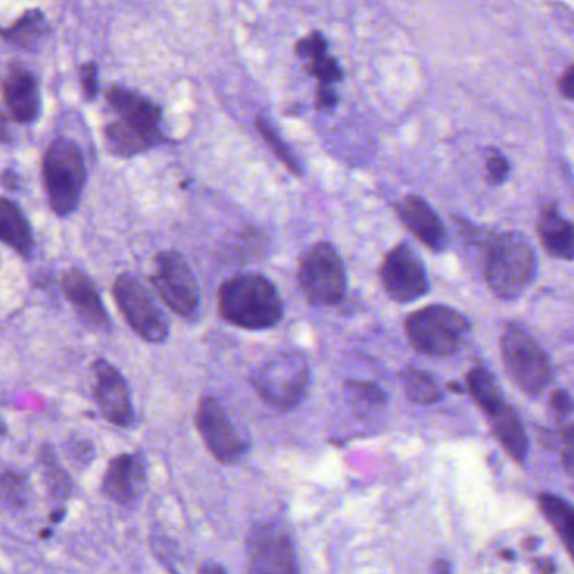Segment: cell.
I'll return each instance as SVG.
<instances>
[{
	"label": "cell",
	"instance_id": "cell-1",
	"mask_svg": "<svg viewBox=\"0 0 574 574\" xmlns=\"http://www.w3.org/2000/svg\"><path fill=\"white\" fill-rule=\"evenodd\" d=\"M109 108L118 119L106 125L108 150L118 157H135L165 142L161 109L135 91L112 86L106 93Z\"/></svg>",
	"mask_w": 574,
	"mask_h": 574
},
{
	"label": "cell",
	"instance_id": "cell-2",
	"mask_svg": "<svg viewBox=\"0 0 574 574\" xmlns=\"http://www.w3.org/2000/svg\"><path fill=\"white\" fill-rule=\"evenodd\" d=\"M220 316L242 330L274 327L284 316V303L274 282L262 274H239L219 290Z\"/></svg>",
	"mask_w": 574,
	"mask_h": 574
},
{
	"label": "cell",
	"instance_id": "cell-3",
	"mask_svg": "<svg viewBox=\"0 0 574 574\" xmlns=\"http://www.w3.org/2000/svg\"><path fill=\"white\" fill-rule=\"evenodd\" d=\"M536 274V255L530 241L518 232H504L489 246L486 279L501 300L521 296Z\"/></svg>",
	"mask_w": 574,
	"mask_h": 574
},
{
	"label": "cell",
	"instance_id": "cell-4",
	"mask_svg": "<svg viewBox=\"0 0 574 574\" xmlns=\"http://www.w3.org/2000/svg\"><path fill=\"white\" fill-rule=\"evenodd\" d=\"M42 184L51 209L66 217L77 209L86 184V165L76 143L58 138L42 157Z\"/></svg>",
	"mask_w": 574,
	"mask_h": 574
},
{
	"label": "cell",
	"instance_id": "cell-5",
	"mask_svg": "<svg viewBox=\"0 0 574 574\" xmlns=\"http://www.w3.org/2000/svg\"><path fill=\"white\" fill-rule=\"evenodd\" d=\"M470 324L463 314L442 304L421 307L405 321L408 342L421 355L450 356L466 342Z\"/></svg>",
	"mask_w": 574,
	"mask_h": 574
},
{
	"label": "cell",
	"instance_id": "cell-6",
	"mask_svg": "<svg viewBox=\"0 0 574 574\" xmlns=\"http://www.w3.org/2000/svg\"><path fill=\"white\" fill-rule=\"evenodd\" d=\"M311 373L300 353H281L262 363L252 375V387L275 410H293L310 390Z\"/></svg>",
	"mask_w": 574,
	"mask_h": 574
},
{
	"label": "cell",
	"instance_id": "cell-7",
	"mask_svg": "<svg viewBox=\"0 0 574 574\" xmlns=\"http://www.w3.org/2000/svg\"><path fill=\"white\" fill-rule=\"evenodd\" d=\"M298 284L311 304L334 306L346 294V269L342 255L327 242L303 252L298 265Z\"/></svg>",
	"mask_w": 574,
	"mask_h": 574
},
{
	"label": "cell",
	"instance_id": "cell-8",
	"mask_svg": "<svg viewBox=\"0 0 574 574\" xmlns=\"http://www.w3.org/2000/svg\"><path fill=\"white\" fill-rule=\"evenodd\" d=\"M502 359L512 382L528 395H540L553 378L550 359L521 327L509 326L501 340Z\"/></svg>",
	"mask_w": 574,
	"mask_h": 574
},
{
	"label": "cell",
	"instance_id": "cell-9",
	"mask_svg": "<svg viewBox=\"0 0 574 574\" xmlns=\"http://www.w3.org/2000/svg\"><path fill=\"white\" fill-rule=\"evenodd\" d=\"M113 298L126 323L139 338L148 343H161L168 338V320L138 278L128 272L118 275L113 284Z\"/></svg>",
	"mask_w": 574,
	"mask_h": 574
},
{
	"label": "cell",
	"instance_id": "cell-10",
	"mask_svg": "<svg viewBox=\"0 0 574 574\" xmlns=\"http://www.w3.org/2000/svg\"><path fill=\"white\" fill-rule=\"evenodd\" d=\"M152 285L160 300L181 317L191 316L199 306V285L187 261L178 252L165 251L155 258Z\"/></svg>",
	"mask_w": 574,
	"mask_h": 574
},
{
	"label": "cell",
	"instance_id": "cell-11",
	"mask_svg": "<svg viewBox=\"0 0 574 574\" xmlns=\"http://www.w3.org/2000/svg\"><path fill=\"white\" fill-rule=\"evenodd\" d=\"M196 425L207 449L219 462L236 463L244 457L248 443L217 398L200 400Z\"/></svg>",
	"mask_w": 574,
	"mask_h": 574
},
{
	"label": "cell",
	"instance_id": "cell-12",
	"mask_svg": "<svg viewBox=\"0 0 574 574\" xmlns=\"http://www.w3.org/2000/svg\"><path fill=\"white\" fill-rule=\"evenodd\" d=\"M248 574H300L290 536L275 525L259 524L248 536Z\"/></svg>",
	"mask_w": 574,
	"mask_h": 574
},
{
	"label": "cell",
	"instance_id": "cell-13",
	"mask_svg": "<svg viewBox=\"0 0 574 574\" xmlns=\"http://www.w3.org/2000/svg\"><path fill=\"white\" fill-rule=\"evenodd\" d=\"M379 278L388 296L397 303L420 300L430 290L424 262L407 244H398L385 255Z\"/></svg>",
	"mask_w": 574,
	"mask_h": 574
},
{
	"label": "cell",
	"instance_id": "cell-14",
	"mask_svg": "<svg viewBox=\"0 0 574 574\" xmlns=\"http://www.w3.org/2000/svg\"><path fill=\"white\" fill-rule=\"evenodd\" d=\"M93 373L94 400L103 417L116 427H129L135 421V411L125 376L106 359H96Z\"/></svg>",
	"mask_w": 574,
	"mask_h": 574
},
{
	"label": "cell",
	"instance_id": "cell-15",
	"mask_svg": "<svg viewBox=\"0 0 574 574\" xmlns=\"http://www.w3.org/2000/svg\"><path fill=\"white\" fill-rule=\"evenodd\" d=\"M147 486V466L138 453H122L109 462L103 479V491L116 504L138 501Z\"/></svg>",
	"mask_w": 574,
	"mask_h": 574
},
{
	"label": "cell",
	"instance_id": "cell-16",
	"mask_svg": "<svg viewBox=\"0 0 574 574\" xmlns=\"http://www.w3.org/2000/svg\"><path fill=\"white\" fill-rule=\"evenodd\" d=\"M2 96L12 119L18 123L35 122L41 115V94L34 74L14 63L2 80Z\"/></svg>",
	"mask_w": 574,
	"mask_h": 574
},
{
	"label": "cell",
	"instance_id": "cell-17",
	"mask_svg": "<svg viewBox=\"0 0 574 574\" xmlns=\"http://www.w3.org/2000/svg\"><path fill=\"white\" fill-rule=\"evenodd\" d=\"M63 293L76 310L80 320L91 330L108 331L112 326L108 311L94 282L84 272L73 269L63 278Z\"/></svg>",
	"mask_w": 574,
	"mask_h": 574
},
{
	"label": "cell",
	"instance_id": "cell-18",
	"mask_svg": "<svg viewBox=\"0 0 574 574\" xmlns=\"http://www.w3.org/2000/svg\"><path fill=\"white\" fill-rule=\"evenodd\" d=\"M404 226L430 251L440 252L447 246V230L440 217L418 196H407L395 206Z\"/></svg>",
	"mask_w": 574,
	"mask_h": 574
},
{
	"label": "cell",
	"instance_id": "cell-19",
	"mask_svg": "<svg viewBox=\"0 0 574 574\" xmlns=\"http://www.w3.org/2000/svg\"><path fill=\"white\" fill-rule=\"evenodd\" d=\"M486 417L489 418L492 432H494L495 439L501 442V446L504 447L505 452H508L512 459L522 462L525 456H528L530 442H528V436H525L524 427H522L518 411H515L511 405L502 401L501 405L488 411Z\"/></svg>",
	"mask_w": 574,
	"mask_h": 574
},
{
	"label": "cell",
	"instance_id": "cell-20",
	"mask_svg": "<svg viewBox=\"0 0 574 574\" xmlns=\"http://www.w3.org/2000/svg\"><path fill=\"white\" fill-rule=\"evenodd\" d=\"M0 242L21 255L31 254L34 248V237L24 212L4 197H0Z\"/></svg>",
	"mask_w": 574,
	"mask_h": 574
},
{
	"label": "cell",
	"instance_id": "cell-21",
	"mask_svg": "<svg viewBox=\"0 0 574 574\" xmlns=\"http://www.w3.org/2000/svg\"><path fill=\"white\" fill-rule=\"evenodd\" d=\"M541 242L553 258L573 261L574 226L554 209H546L538 223Z\"/></svg>",
	"mask_w": 574,
	"mask_h": 574
},
{
	"label": "cell",
	"instance_id": "cell-22",
	"mask_svg": "<svg viewBox=\"0 0 574 574\" xmlns=\"http://www.w3.org/2000/svg\"><path fill=\"white\" fill-rule=\"evenodd\" d=\"M540 508L574 561V508L554 494H541Z\"/></svg>",
	"mask_w": 574,
	"mask_h": 574
},
{
	"label": "cell",
	"instance_id": "cell-23",
	"mask_svg": "<svg viewBox=\"0 0 574 574\" xmlns=\"http://www.w3.org/2000/svg\"><path fill=\"white\" fill-rule=\"evenodd\" d=\"M45 29H48V24H45L44 15L38 9H32V11L24 12L14 24L0 29V35L11 44L31 50L44 38Z\"/></svg>",
	"mask_w": 574,
	"mask_h": 574
},
{
	"label": "cell",
	"instance_id": "cell-24",
	"mask_svg": "<svg viewBox=\"0 0 574 574\" xmlns=\"http://www.w3.org/2000/svg\"><path fill=\"white\" fill-rule=\"evenodd\" d=\"M467 388H469L470 397L484 414L505 401L501 388H499L498 379L488 369H470L469 375H467Z\"/></svg>",
	"mask_w": 574,
	"mask_h": 574
},
{
	"label": "cell",
	"instance_id": "cell-25",
	"mask_svg": "<svg viewBox=\"0 0 574 574\" xmlns=\"http://www.w3.org/2000/svg\"><path fill=\"white\" fill-rule=\"evenodd\" d=\"M400 376L405 394L414 404L434 405L442 400L443 395L439 383L424 369L405 368Z\"/></svg>",
	"mask_w": 574,
	"mask_h": 574
},
{
	"label": "cell",
	"instance_id": "cell-26",
	"mask_svg": "<svg viewBox=\"0 0 574 574\" xmlns=\"http://www.w3.org/2000/svg\"><path fill=\"white\" fill-rule=\"evenodd\" d=\"M41 462L44 484L48 491H50L51 498L60 502L70 499L71 491H73V481H71V477L67 476L66 470L61 466L56 453L45 447V449H42Z\"/></svg>",
	"mask_w": 574,
	"mask_h": 574
},
{
	"label": "cell",
	"instance_id": "cell-27",
	"mask_svg": "<svg viewBox=\"0 0 574 574\" xmlns=\"http://www.w3.org/2000/svg\"><path fill=\"white\" fill-rule=\"evenodd\" d=\"M255 129H258L261 138L264 139L265 145L271 148L272 154L279 158V161H281L294 177H301V175H303V167H301L300 160H298L294 152L291 150L290 145L279 135L278 129H275L268 119L262 118V116L255 119Z\"/></svg>",
	"mask_w": 574,
	"mask_h": 574
},
{
	"label": "cell",
	"instance_id": "cell-28",
	"mask_svg": "<svg viewBox=\"0 0 574 574\" xmlns=\"http://www.w3.org/2000/svg\"><path fill=\"white\" fill-rule=\"evenodd\" d=\"M0 495L9 505L22 508L31 498L28 479L18 472L0 473Z\"/></svg>",
	"mask_w": 574,
	"mask_h": 574
},
{
	"label": "cell",
	"instance_id": "cell-29",
	"mask_svg": "<svg viewBox=\"0 0 574 574\" xmlns=\"http://www.w3.org/2000/svg\"><path fill=\"white\" fill-rule=\"evenodd\" d=\"M307 74L317 81V84H333L342 83L343 71L340 67L338 61L331 58L330 54L324 53L314 60L307 61Z\"/></svg>",
	"mask_w": 574,
	"mask_h": 574
},
{
	"label": "cell",
	"instance_id": "cell-30",
	"mask_svg": "<svg viewBox=\"0 0 574 574\" xmlns=\"http://www.w3.org/2000/svg\"><path fill=\"white\" fill-rule=\"evenodd\" d=\"M64 452L74 467H87L94 459L93 443L81 437H71L64 446Z\"/></svg>",
	"mask_w": 574,
	"mask_h": 574
},
{
	"label": "cell",
	"instance_id": "cell-31",
	"mask_svg": "<svg viewBox=\"0 0 574 574\" xmlns=\"http://www.w3.org/2000/svg\"><path fill=\"white\" fill-rule=\"evenodd\" d=\"M296 56L300 60L311 61L314 58L321 56V54L327 53V41L321 32L313 31L307 34L306 38L300 39L296 42Z\"/></svg>",
	"mask_w": 574,
	"mask_h": 574
},
{
	"label": "cell",
	"instance_id": "cell-32",
	"mask_svg": "<svg viewBox=\"0 0 574 574\" xmlns=\"http://www.w3.org/2000/svg\"><path fill=\"white\" fill-rule=\"evenodd\" d=\"M551 443L560 449L564 467L574 476V427L563 428L557 434H551Z\"/></svg>",
	"mask_w": 574,
	"mask_h": 574
},
{
	"label": "cell",
	"instance_id": "cell-33",
	"mask_svg": "<svg viewBox=\"0 0 574 574\" xmlns=\"http://www.w3.org/2000/svg\"><path fill=\"white\" fill-rule=\"evenodd\" d=\"M346 387H348V390L352 392V395L356 400L363 401V404L366 405H372V407L383 404V400H385V394H383L382 388H379L378 385H375V383L349 382Z\"/></svg>",
	"mask_w": 574,
	"mask_h": 574
},
{
	"label": "cell",
	"instance_id": "cell-34",
	"mask_svg": "<svg viewBox=\"0 0 574 574\" xmlns=\"http://www.w3.org/2000/svg\"><path fill=\"white\" fill-rule=\"evenodd\" d=\"M81 90H83L84 100L91 102L98 94V67L94 63H84L80 70Z\"/></svg>",
	"mask_w": 574,
	"mask_h": 574
},
{
	"label": "cell",
	"instance_id": "cell-35",
	"mask_svg": "<svg viewBox=\"0 0 574 574\" xmlns=\"http://www.w3.org/2000/svg\"><path fill=\"white\" fill-rule=\"evenodd\" d=\"M486 175H488L489 184L499 185L508 178L509 164L501 154L494 152L486 161Z\"/></svg>",
	"mask_w": 574,
	"mask_h": 574
},
{
	"label": "cell",
	"instance_id": "cell-36",
	"mask_svg": "<svg viewBox=\"0 0 574 574\" xmlns=\"http://www.w3.org/2000/svg\"><path fill=\"white\" fill-rule=\"evenodd\" d=\"M314 105L320 112H330L334 106L338 105V94L330 84H317L316 96H314Z\"/></svg>",
	"mask_w": 574,
	"mask_h": 574
},
{
	"label": "cell",
	"instance_id": "cell-37",
	"mask_svg": "<svg viewBox=\"0 0 574 574\" xmlns=\"http://www.w3.org/2000/svg\"><path fill=\"white\" fill-rule=\"evenodd\" d=\"M551 407L560 417H567L574 410V401L566 392H554L551 397Z\"/></svg>",
	"mask_w": 574,
	"mask_h": 574
},
{
	"label": "cell",
	"instance_id": "cell-38",
	"mask_svg": "<svg viewBox=\"0 0 574 574\" xmlns=\"http://www.w3.org/2000/svg\"><path fill=\"white\" fill-rule=\"evenodd\" d=\"M557 86H560V93L563 94L564 98L574 102V64H571V66L564 71Z\"/></svg>",
	"mask_w": 574,
	"mask_h": 574
},
{
	"label": "cell",
	"instance_id": "cell-39",
	"mask_svg": "<svg viewBox=\"0 0 574 574\" xmlns=\"http://www.w3.org/2000/svg\"><path fill=\"white\" fill-rule=\"evenodd\" d=\"M538 573L540 574H553L556 571V566H554L553 561L551 560H536Z\"/></svg>",
	"mask_w": 574,
	"mask_h": 574
},
{
	"label": "cell",
	"instance_id": "cell-40",
	"mask_svg": "<svg viewBox=\"0 0 574 574\" xmlns=\"http://www.w3.org/2000/svg\"><path fill=\"white\" fill-rule=\"evenodd\" d=\"M11 139L9 135V123L4 113L0 112V143H8Z\"/></svg>",
	"mask_w": 574,
	"mask_h": 574
},
{
	"label": "cell",
	"instance_id": "cell-41",
	"mask_svg": "<svg viewBox=\"0 0 574 574\" xmlns=\"http://www.w3.org/2000/svg\"><path fill=\"white\" fill-rule=\"evenodd\" d=\"M18 175L12 170H6L4 175H2V184L9 188V190H15L18 188Z\"/></svg>",
	"mask_w": 574,
	"mask_h": 574
},
{
	"label": "cell",
	"instance_id": "cell-42",
	"mask_svg": "<svg viewBox=\"0 0 574 574\" xmlns=\"http://www.w3.org/2000/svg\"><path fill=\"white\" fill-rule=\"evenodd\" d=\"M432 574H452V567L447 561L437 560L432 564Z\"/></svg>",
	"mask_w": 574,
	"mask_h": 574
},
{
	"label": "cell",
	"instance_id": "cell-43",
	"mask_svg": "<svg viewBox=\"0 0 574 574\" xmlns=\"http://www.w3.org/2000/svg\"><path fill=\"white\" fill-rule=\"evenodd\" d=\"M199 574H226V571L219 564H203L200 567Z\"/></svg>",
	"mask_w": 574,
	"mask_h": 574
},
{
	"label": "cell",
	"instance_id": "cell-44",
	"mask_svg": "<svg viewBox=\"0 0 574 574\" xmlns=\"http://www.w3.org/2000/svg\"><path fill=\"white\" fill-rule=\"evenodd\" d=\"M64 515H66V509H53V512L50 514V521L53 522V524H60V522L63 521Z\"/></svg>",
	"mask_w": 574,
	"mask_h": 574
},
{
	"label": "cell",
	"instance_id": "cell-45",
	"mask_svg": "<svg viewBox=\"0 0 574 574\" xmlns=\"http://www.w3.org/2000/svg\"><path fill=\"white\" fill-rule=\"evenodd\" d=\"M51 536H53V531H51V530H44L41 533L42 540H48V538H51Z\"/></svg>",
	"mask_w": 574,
	"mask_h": 574
},
{
	"label": "cell",
	"instance_id": "cell-46",
	"mask_svg": "<svg viewBox=\"0 0 574 574\" xmlns=\"http://www.w3.org/2000/svg\"><path fill=\"white\" fill-rule=\"evenodd\" d=\"M6 434V425L4 421H2V418H0V437L4 436Z\"/></svg>",
	"mask_w": 574,
	"mask_h": 574
}]
</instances>
